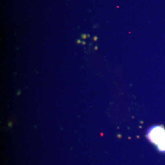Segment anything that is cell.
I'll return each mask as SVG.
<instances>
[{"instance_id":"277c9868","label":"cell","mask_w":165,"mask_h":165,"mask_svg":"<svg viewBox=\"0 0 165 165\" xmlns=\"http://www.w3.org/2000/svg\"><path fill=\"white\" fill-rule=\"evenodd\" d=\"M77 43H78V44H80V43H81V41L80 40H78Z\"/></svg>"},{"instance_id":"8992f818","label":"cell","mask_w":165,"mask_h":165,"mask_svg":"<svg viewBox=\"0 0 165 165\" xmlns=\"http://www.w3.org/2000/svg\"><path fill=\"white\" fill-rule=\"evenodd\" d=\"M82 43H83V45H85V42L84 41L82 42Z\"/></svg>"},{"instance_id":"7a4b0ae2","label":"cell","mask_w":165,"mask_h":165,"mask_svg":"<svg viewBox=\"0 0 165 165\" xmlns=\"http://www.w3.org/2000/svg\"><path fill=\"white\" fill-rule=\"evenodd\" d=\"M82 37L83 39L86 38L87 35H84V34L83 35H82Z\"/></svg>"},{"instance_id":"3957f363","label":"cell","mask_w":165,"mask_h":165,"mask_svg":"<svg viewBox=\"0 0 165 165\" xmlns=\"http://www.w3.org/2000/svg\"><path fill=\"white\" fill-rule=\"evenodd\" d=\"M94 39L95 41H96L98 39V38L96 36H95L94 37Z\"/></svg>"},{"instance_id":"6da1fadb","label":"cell","mask_w":165,"mask_h":165,"mask_svg":"<svg viewBox=\"0 0 165 165\" xmlns=\"http://www.w3.org/2000/svg\"><path fill=\"white\" fill-rule=\"evenodd\" d=\"M147 137L155 145L161 152H165V129L162 125H155L150 128Z\"/></svg>"},{"instance_id":"5b68a950","label":"cell","mask_w":165,"mask_h":165,"mask_svg":"<svg viewBox=\"0 0 165 165\" xmlns=\"http://www.w3.org/2000/svg\"><path fill=\"white\" fill-rule=\"evenodd\" d=\"M95 50H97L98 47H97V46H96V47H95Z\"/></svg>"}]
</instances>
